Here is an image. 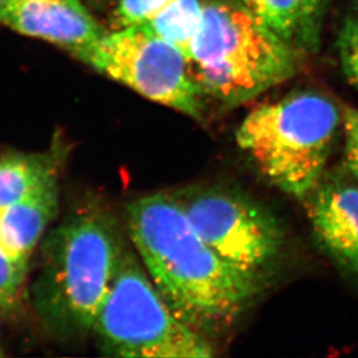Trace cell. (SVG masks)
Segmentation results:
<instances>
[{"instance_id":"1","label":"cell","mask_w":358,"mask_h":358,"mask_svg":"<svg viewBox=\"0 0 358 358\" xmlns=\"http://www.w3.org/2000/svg\"><path fill=\"white\" fill-rule=\"evenodd\" d=\"M139 259L174 315L203 336L230 327L262 289L202 239L173 194L136 199L127 210Z\"/></svg>"},{"instance_id":"2","label":"cell","mask_w":358,"mask_h":358,"mask_svg":"<svg viewBox=\"0 0 358 358\" xmlns=\"http://www.w3.org/2000/svg\"><path fill=\"white\" fill-rule=\"evenodd\" d=\"M123 248L115 220L99 206L72 213L48 236L34 296L49 326L62 334L92 331Z\"/></svg>"},{"instance_id":"3","label":"cell","mask_w":358,"mask_h":358,"mask_svg":"<svg viewBox=\"0 0 358 358\" xmlns=\"http://www.w3.org/2000/svg\"><path fill=\"white\" fill-rule=\"evenodd\" d=\"M188 63L203 94L234 108L294 77L299 55L243 3L213 0Z\"/></svg>"},{"instance_id":"4","label":"cell","mask_w":358,"mask_h":358,"mask_svg":"<svg viewBox=\"0 0 358 358\" xmlns=\"http://www.w3.org/2000/svg\"><path fill=\"white\" fill-rule=\"evenodd\" d=\"M340 119L331 99L297 92L252 110L236 139L268 182L303 199L320 182Z\"/></svg>"},{"instance_id":"5","label":"cell","mask_w":358,"mask_h":358,"mask_svg":"<svg viewBox=\"0 0 358 358\" xmlns=\"http://www.w3.org/2000/svg\"><path fill=\"white\" fill-rule=\"evenodd\" d=\"M92 331L102 350L117 357L206 358V336L180 320L128 246Z\"/></svg>"},{"instance_id":"6","label":"cell","mask_w":358,"mask_h":358,"mask_svg":"<svg viewBox=\"0 0 358 358\" xmlns=\"http://www.w3.org/2000/svg\"><path fill=\"white\" fill-rule=\"evenodd\" d=\"M79 59L149 100L202 119L204 94L188 59L141 24L103 35Z\"/></svg>"},{"instance_id":"7","label":"cell","mask_w":358,"mask_h":358,"mask_svg":"<svg viewBox=\"0 0 358 358\" xmlns=\"http://www.w3.org/2000/svg\"><path fill=\"white\" fill-rule=\"evenodd\" d=\"M202 239L225 262L261 275L278 257L283 234L267 210L220 188L173 194Z\"/></svg>"},{"instance_id":"8","label":"cell","mask_w":358,"mask_h":358,"mask_svg":"<svg viewBox=\"0 0 358 358\" xmlns=\"http://www.w3.org/2000/svg\"><path fill=\"white\" fill-rule=\"evenodd\" d=\"M0 24L58 44L78 58L103 36L80 0H6L0 7Z\"/></svg>"},{"instance_id":"9","label":"cell","mask_w":358,"mask_h":358,"mask_svg":"<svg viewBox=\"0 0 358 358\" xmlns=\"http://www.w3.org/2000/svg\"><path fill=\"white\" fill-rule=\"evenodd\" d=\"M315 237L340 266L358 275V186L317 187L308 203Z\"/></svg>"},{"instance_id":"10","label":"cell","mask_w":358,"mask_h":358,"mask_svg":"<svg viewBox=\"0 0 358 358\" xmlns=\"http://www.w3.org/2000/svg\"><path fill=\"white\" fill-rule=\"evenodd\" d=\"M58 209L57 180L0 210V243L15 259L28 262Z\"/></svg>"},{"instance_id":"11","label":"cell","mask_w":358,"mask_h":358,"mask_svg":"<svg viewBox=\"0 0 358 358\" xmlns=\"http://www.w3.org/2000/svg\"><path fill=\"white\" fill-rule=\"evenodd\" d=\"M64 152L7 153L0 157V210L20 201L48 183L57 181Z\"/></svg>"},{"instance_id":"12","label":"cell","mask_w":358,"mask_h":358,"mask_svg":"<svg viewBox=\"0 0 358 358\" xmlns=\"http://www.w3.org/2000/svg\"><path fill=\"white\" fill-rule=\"evenodd\" d=\"M204 5L199 0H176L152 20L141 24L189 58L202 24Z\"/></svg>"},{"instance_id":"13","label":"cell","mask_w":358,"mask_h":358,"mask_svg":"<svg viewBox=\"0 0 358 358\" xmlns=\"http://www.w3.org/2000/svg\"><path fill=\"white\" fill-rule=\"evenodd\" d=\"M243 5L268 28L284 40L301 38L303 26L301 0H241ZM294 43V42H292Z\"/></svg>"},{"instance_id":"14","label":"cell","mask_w":358,"mask_h":358,"mask_svg":"<svg viewBox=\"0 0 358 358\" xmlns=\"http://www.w3.org/2000/svg\"><path fill=\"white\" fill-rule=\"evenodd\" d=\"M28 262L8 253L0 243V310L10 311L21 301Z\"/></svg>"},{"instance_id":"15","label":"cell","mask_w":358,"mask_h":358,"mask_svg":"<svg viewBox=\"0 0 358 358\" xmlns=\"http://www.w3.org/2000/svg\"><path fill=\"white\" fill-rule=\"evenodd\" d=\"M338 51L343 73L358 90V1L343 21L338 38Z\"/></svg>"},{"instance_id":"16","label":"cell","mask_w":358,"mask_h":358,"mask_svg":"<svg viewBox=\"0 0 358 358\" xmlns=\"http://www.w3.org/2000/svg\"><path fill=\"white\" fill-rule=\"evenodd\" d=\"M176 0H121L116 21L122 28L132 27L152 20Z\"/></svg>"},{"instance_id":"17","label":"cell","mask_w":358,"mask_h":358,"mask_svg":"<svg viewBox=\"0 0 358 358\" xmlns=\"http://www.w3.org/2000/svg\"><path fill=\"white\" fill-rule=\"evenodd\" d=\"M303 1V26L299 42L315 47L318 43L321 17L324 14L327 0H301Z\"/></svg>"},{"instance_id":"18","label":"cell","mask_w":358,"mask_h":358,"mask_svg":"<svg viewBox=\"0 0 358 358\" xmlns=\"http://www.w3.org/2000/svg\"><path fill=\"white\" fill-rule=\"evenodd\" d=\"M342 121L345 127V162L358 182V109H345Z\"/></svg>"},{"instance_id":"19","label":"cell","mask_w":358,"mask_h":358,"mask_svg":"<svg viewBox=\"0 0 358 358\" xmlns=\"http://www.w3.org/2000/svg\"><path fill=\"white\" fill-rule=\"evenodd\" d=\"M5 1H6V0H0V7L3 6Z\"/></svg>"}]
</instances>
